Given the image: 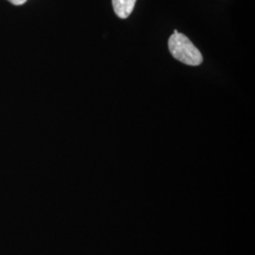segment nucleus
Segmentation results:
<instances>
[{"instance_id":"obj_3","label":"nucleus","mask_w":255,"mask_h":255,"mask_svg":"<svg viewBox=\"0 0 255 255\" xmlns=\"http://www.w3.org/2000/svg\"><path fill=\"white\" fill-rule=\"evenodd\" d=\"M10 3H12L13 5H16V6H19V5H23L27 0H9Z\"/></svg>"},{"instance_id":"obj_2","label":"nucleus","mask_w":255,"mask_h":255,"mask_svg":"<svg viewBox=\"0 0 255 255\" xmlns=\"http://www.w3.org/2000/svg\"><path fill=\"white\" fill-rule=\"evenodd\" d=\"M136 0H113V7L119 18L128 17L134 9Z\"/></svg>"},{"instance_id":"obj_1","label":"nucleus","mask_w":255,"mask_h":255,"mask_svg":"<svg viewBox=\"0 0 255 255\" xmlns=\"http://www.w3.org/2000/svg\"><path fill=\"white\" fill-rule=\"evenodd\" d=\"M168 48L174 58L184 64L197 66L203 61L201 51L193 45L188 37L176 29L168 40Z\"/></svg>"}]
</instances>
